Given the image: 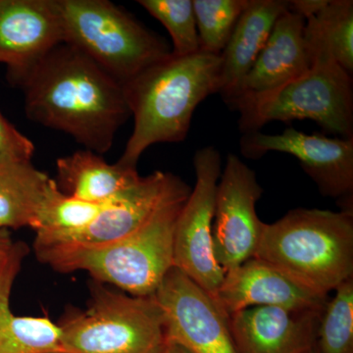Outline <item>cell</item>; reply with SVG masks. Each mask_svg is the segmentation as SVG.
I'll use <instances>...</instances> for the list:
<instances>
[{"label":"cell","instance_id":"9a60e30c","mask_svg":"<svg viewBox=\"0 0 353 353\" xmlns=\"http://www.w3.org/2000/svg\"><path fill=\"white\" fill-rule=\"evenodd\" d=\"M322 311L255 306L233 313L229 329L236 353L307 352L315 347Z\"/></svg>","mask_w":353,"mask_h":353},{"label":"cell","instance_id":"7c38bea8","mask_svg":"<svg viewBox=\"0 0 353 353\" xmlns=\"http://www.w3.org/2000/svg\"><path fill=\"white\" fill-rule=\"evenodd\" d=\"M240 146L241 154L252 159H259L269 152L292 155L323 196L352 199L353 138L331 139L287 128L281 134L246 132L241 137Z\"/></svg>","mask_w":353,"mask_h":353},{"label":"cell","instance_id":"ffe728a7","mask_svg":"<svg viewBox=\"0 0 353 353\" xmlns=\"http://www.w3.org/2000/svg\"><path fill=\"white\" fill-rule=\"evenodd\" d=\"M50 181L31 160L0 155V230L34 229Z\"/></svg>","mask_w":353,"mask_h":353},{"label":"cell","instance_id":"d6986e66","mask_svg":"<svg viewBox=\"0 0 353 353\" xmlns=\"http://www.w3.org/2000/svg\"><path fill=\"white\" fill-rule=\"evenodd\" d=\"M58 188L64 194L92 203H106L139 182L137 168L109 164L92 150H82L57 161Z\"/></svg>","mask_w":353,"mask_h":353},{"label":"cell","instance_id":"6da1fadb","mask_svg":"<svg viewBox=\"0 0 353 353\" xmlns=\"http://www.w3.org/2000/svg\"><path fill=\"white\" fill-rule=\"evenodd\" d=\"M19 88L28 118L66 132L97 154L110 150L131 117L123 85L67 43L51 50Z\"/></svg>","mask_w":353,"mask_h":353},{"label":"cell","instance_id":"d4e9b609","mask_svg":"<svg viewBox=\"0 0 353 353\" xmlns=\"http://www.w3.org/2000/svg\"><path fill=\"white\" fill-rule=\"evenodd\" d=\"M170 34L172 54L187 57L199 51L196 16L192 0H139Z\"/></svg>","mask_w":353,"mask_h":353},{"label":"cell","instance_id":"8fae6325","mask_svg":"<svg viewBox=\"0 0 353 353\" xmlns=\"http://www.w3.org/2000/svg\"><path fill=\"white\" fill-rule=\"evenodd\" d=\"M153 296L163 315L167 341L194 353H236L229 317L182 271L173 267Z\"/></svg>","mask_w":353,"mask_h":353},{"label":"cell","instance_id":"4fadbf2b","mask_svg":"<svg viewBox=\"0 0 353 353\" xmlns=\"http://www.w3.org/2000/svg\"><path fill=\"white\" fill-rule=\"evenodd\" d=\"M63 43L53 0H0V64L19 87L51 50Z\"/></svg>","mask_w":353,"mask_h":353},{"label":"cell","instance_id":"7a4b0ae2","mask_svg":"<svg viewBox=\"0 0 353 353\" xmlns=\"http://www.w3.org/2000/svg\"><path fill=\"white\" fill-rule=\"evenodd\" d=\"M221 57L199 50L187 57L171 54L123 85L134 129L122 157L137 168L150 146L187 138L199 104L220 88Z\"/></svg>","mask_w":353,"mask_h":353},{"label":"cell","instance_id":"3957f363","mask_svg":"<svg viewBox=\"0 0 353 353\" xmlns=\"http://www.w3.org/2000/svg\"><path fill=\"white\" fill-rule=\"evenodd\" d=\"M189 196L165 204L138 231L117 243L88 250L50 248L34 252L39 261L55 271H85L94 282L131 296H152L174 267L176 220Z\"/></svg>","mask_w":353,"mask_h":353},{"label":"cell","instance_id":"5b68a950","mask_svg":"<svg viewBox=\"0 0 353 353\" xmlns=\"http://www.w3.org/2000/svg\"><path fill=\"white\" fill-rule=\"evenodd\" d=\"M63 43L121 85L171 54L163 38L108 0H53Z\"/></svg>","mask_w":353,"mask_h":353},{"label":"cell","instance_id":"e0dca14e","mask_svg":"<svg viewBox=\"0 0 353 353\" xmlns=\"http://www.w3.org/2000/svg\"><path fill=\"white\" fill-rule=\"evenodd\" d=\"M290 8L285 0H248L226 48L221 53L218 94L229 101L252 68L279 17Z\"/></svg>","mask_w":353,"mask_h":353},{"label":"cell","instance_id":"9c48e42d","mask_svg":"<svg viewBox=\"0 0 353 353\" xmlns=\"http://www.w3.org/2000/svg\"><path fill=\"white\" fill-rule=\"evenodd\" d=\"M263 189L256 174L233 153L228 154L216 192L213 253L225 273L256 255L265 223L256 213Z\"/></svg>","mask_w":353,"mask_h":353},{"label":"cell","instance_id":"f1b7e54d","mask_svg":"<svg viewBox=\"0 0 353 353\" xmlns=\"http://www.w3.org/2000/svg\"><path fill=\"white\" fill-rule=\"evenodd\" d=\"M305 353H319L318 352L317 348L316 347H313L312 350H308L307 352Z\"/></svg>","mask_w":353,"mask_h":353},{"label":"cell","instance_id":"7402d4cb","mask_svg":"<svg viewBox=\"0 0 353 353\" xmlns=\"http://www.w3.org/2000/svg\"><path fill=\"white\" fill-rule=\"evenodd\" d=\"M108 202L92 203L74 199L61 192L51 179L37 215L34 241L51 240L80 231L95 219Z\"/></svg>","mask_w":353,"mask_h":353},{"label":"cell","instance_id":"603a6c76","mask_svg":"<svg viewBox=\"0 0 353 353\" xmlns=\"http://www.w3.org/2000/svg\"><path fill=\"white\" fill-rule=\"evenodd\" d=\"M315 347L319 353H353V277L334 290L323 309Z\"/></svg>","mask_w":353,"mask_h":353},{"label":"cell","instance_id":"5bb4252c","mask_svg":"<svg viewBox=\"0 0 353 353\" xmlns=\"http://www.w3.org/2000/svg\"><path fill=\"white\" fill-rule=\"evenodd\" d=\"M328 299V294L299 282L275 265L253 257L225 273L214 301L229 317L255 306L319 311Z\"/></svg>","mask_w":353,"mask_h":353},{"label":"cell","instance_id":"2e32d148","mask_svg":"<svg viewBox=\"0 0 353 353\" xmlns=\"http://www.w3.org/2000/svg\"><path fill=\"white\" fill-rule=\"evenodd\" d=\"M304 29L305 19L301 14L290 8L283 13L252 68L226 103L241 94L273 90L306 73L314 63V57Z\"/></svg>","mask_w":353,"mask_h":353},{"label":"cell","instance_id":"44dd1931","mask_svg":"<svg viewBox=\"0 0 353 353\" xmlns=\"http://www.w3.org/2000/svg\"><path fill=\"white\" fill-rule=\"evenodd\" d=\"M304 32L314 59L329 58L353 75L352 0H319Z\"/></svg>","mask_w":353,"mask_h":353},{"label":"cell","instance_id":"52a82bcc","mask_svg":"<svg viewBox=\"0 0 353 353\" xmlns=\"http://www.w3.org/2000/svg\"><path fill=\"white\" fill-rule=\"evenodd\" d=\"M87 309L59 323L69 353H162L167 339L154 296H134L94 282Z\"/></svg>","mask_w":353,"mask_h":353},{"label":"cell","instance_id":"277c9868","mask_svg":"<svg viewBox=\"0 0 353 353\" xmlns=\"http://www.w3.org/2000/svg\"><path fill=\"white\" fill-rule=\"evenodd\" d=\"M255 257L329 294L353 277L352 209H292L265 224Z\"/></svg>","mask_w":353,"mask_h":353},{"label":"cell","instance_id":"4dcf8cb0","mask_svg":"<svg viewBox=\"0 0 353 353\" xmlns=\"http://www.w3.org/2000/svg\"><path fill=\"white\" fill-rule=\"evenodd\" d=\"M7 257H8V256H7ZM1 264H2V263H1ZM1 264H0V265H1Z\"/></svg>","mask_w":353,"mask_h":353},{"label":"cell","instance_id":"cb8c5ba5","mask_svg":"<svg viewBox=\"0 0 353 353\" xmlns=\"http://www.w3.org/2000/svg\"><path fill=\"white\" fill-rule=\"evenodd\" d=\"M199 50L221 55L248 0H192Z\"/></svg>","mask_w":353,"mask_h":353},{"label":"cell","instance_id":"83f0119b","mask_svg":"<svg viewBox=\"0 0 353 353\" xmlns=\"http://www.w3.org/2000/svg\"><path fill=\"white\" fill-rule=\"evenodd\" d=\"M162 353H194L188 350L187 347H183L180 343L175 341H167L165 345L163 352Z\"/></svg>","mask_w":353,"mask_h":353},{"label":"cell","instance_id":"30bf717a","mask_svg":"<svg viewBox=\"0 0 353 353\" xmlns=\"http://www.w3.org/2000/svg\"><path fill=\"white\" fill-rule=\"evenodd\" d=\"M189 185L179 176L157 171L108 202L88 226L48 241H34V248L88 250L124 240L138 231L162 206L189 196Z\"/></svg>","mask_w":353,"mask_h":353},{"label":"cell","instance_id":"8992f818","mask_svg":"<svg viewBox=\"0 0 353 353\" xmlns=\"http://www.w3.org/2000/svg\"><path fill=\"white\" fill-rule=\"evenodd\" d=\"M227 105L240 113L243 134L276 121L307 119L330 134L353 138L352 76L327 57H316L306 73L280 87L241 94Z\"/></svg>","mask_w":353,"mask_h":353},{"label":"cell","instance_id":"f546056e","mask_svg":"<svg viewBox=\"0 0 353 353\" xmlns=\"http://www.w3.org/2000/svg\"><path fill=\"white\" fill-rule=\"evenodd\" d=\"M48 353H69V352H65V350H57V352H48Z\"/></svg>","mask_w":353,"mask_h":353},{"label":"cell","instance_id":"484cf974","mask_svg":"<svg viewBox=\"0 0 353 353\" xmlns=\"http://www.w3.org/2000/svg\"><path fill=\"white\" fill-rule=\"evenodd\" d=\"M34 145L0 111V155L32 160Z\"/></svg>","mask_w":353,"mask_h":353},{"label":"cell","instance_id":"4316f807","mask_svg":"<svg viewBox=\"0 0 353 353\" xmlns=\"http://www.w3.org/2000/svg\"><path fill=\"white\" fill-rule=\"evenodd\" d=\"M15 243L11 239L8 230H0V264L7 259Z\"/></svg>","mask_w":353,"mask_h":353},{"label":"cell","instance_id":"ba28073f","mask_svg":"<svg viewBox=\"0 0 353 353\" xmlns=\"http://www.w3.org/2000/svg\"><path fill=\"white\" fill-rule=\"evenodd\" d=\"M196 182L176 220L174 267L215 299L225 277L213 253L212 228L216 192L222 159L215 146L197 150L194 157Z\"/></svg>","mask_w":353,"mask_h":353},{"label":"cell","instance_id":"ac0fdd59","mask_svg":"<svg viewBox=\"0 0 353 353\" xmlns=\"http://www.w3.org/2000/svg\"><path fill=\"white\" fill-rule=\"evenodd\" d=\"M27 253V246L16 243L0 265V353H48L62 350L61 330L48 317L17 316L10 308L14 281Z\"/></svg>","mask_w":353,"mask_h":353}]
</instances>
